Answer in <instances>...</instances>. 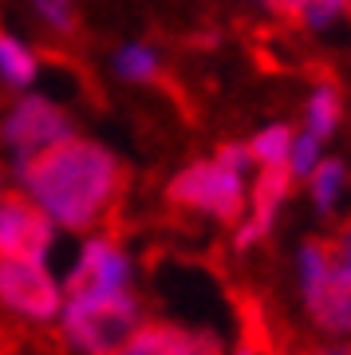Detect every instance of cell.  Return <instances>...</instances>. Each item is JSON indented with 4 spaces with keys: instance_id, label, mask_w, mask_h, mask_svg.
Wrapping results in <instances>:
<instances>
[{
    "instance_id": "obj_1",
    "label": "cell",
    "mask_w": 351,
    "mask_h": 355,
    "mask_svg": "<svg viewBox=\"0 0 351 355\" xmlns=\"http://www.w3.org/2000/svg\"><path fill=\"white\" fill-rule=\"evenodd\" d=\"M12 174L20 190L55 225L71 233H91L107 225L126 193V166L114 158V150L79 135L12 166Z\"/></svg>"
},
{
    "instance_id": "obj_2",
    "label": "cell",
    "mask_w": 351,
    "mask_h": 355,
    "mask_svg": "<svg viewBox=\"0 0 351 355\" xmlns=\"http://www.w3.org/2000/svg\"><path fill=\"white\" fill-rule=\"evenodd\" d=\"M142 324V304L130 288L67 296L60 308V336L79 355H107Z\"/></svg>"
},
{
    "instance_id": "obj_3",
    "label": "cell",
    "mask_w": 351,
    "mask_h": 355,
    "mask_svg": "<svg viewBox=\"0 0 351 355\" xmlns=\"http://www.w3.org/2000/svg\"><path fill=\"white\" fill-rule=\"evenodd\" d=\"M166 202L189 214H205L221 221V225H237L245 209H249V193H245V174L233 166L217 162V158H201L178 170L166 186Z\"/></svg>"
},
{
    "instance_id": "obj_4",
    "label": "cell",
    "mask_w": 351,
    "mask_h": 355,
    "mask_svg": "<svg viewBox=\"0 0 351 355\" xmlns=\"http://www.w3.org/2000/svg\"><path fill=\"white\" fill-rule=\"evenodd\" d=\"M300 292L304 308L320 331L348 336L351 331V280L339 272L332 241L312 237L300 249Z\"/></svg>"
},
{
    "instance_id": "obj_5",
    "label": "cell",
    "mask_w": 351,
    "mask_h": 355,
    "mask_svg": "<svg viewBox=\"0 0 351 355\" xmlns=\"http://www.w3.org/2000/svg\"><path fill=\"white\" fill-rule=\"evenodd\" d=\"M71 135H76L71 114L63 111L60 103L44 99V95H20L0 123V142H4L12 166L36 158L40 150H48V146L71 139Z\"/></svg>"
},
{
    "instance_id": "obj_6",
    "label": "cell",
    "mask_w": 351,
    "mask_h": 355,
    "mask_svg": "<svg viewBox=\"0 0 351 355\" xmlns=\"http://www.w3.org/2000/svg\"><path fill=\"white\" fill-rule=\"evenodd\" d=\"M0 308L36 328H51V320H60L63 288L44 268V261L0 257Z\"/></svg>"
},
{
    "instance_id": "obj_7",
    "label": "cell",
    "mask_w": 351,
    "mask_h": 355,
    "mask_svg": "<svg viewBox=\"0 0 351 355\" xmlns=\"http://www.w3.org/2000/svg\"><path fill=\"white\" fill-rule=\"evenodd\" d=\"M51 245H55V221L24 190L0 193V257L48 261Z\"/></svg>"
},
{
    "instance_id": "obj_8",
    "label": "cell",
    "mask_w": 351,
    "mask_h": 355,
    "mask_svg": "<svg viewBox=\"0 0 351 355\" xmlns=\"http://www.w3.org/2000/svg\"><path fill=\"white\" fill-rule=\"evenodd\" d=\"M130 288V257L119 245L114 233H95L83 241L76 265L63 280L67 296H87V292H119Z\"/></svg>"
},
{
    "instance_id": "obj_9",
    "label": "cell",
    "mask_w": 351,
    "mask_h": 355,
    "mask_svg": "<svg viewBox=\"0 0 351 355\" xmlns=\"http://www.w3.org/2000/svg\"><path fill=\"white\" fill-rule=\"evenodd\" d=\"M107 355H221V340L205 328H186L170 320H146Z\"/></svg>"
},
{
    "instance_id": "obj_10",
    "label": "cell",
    "mask_w": 351,
    "mask_h": 355,
    "mask_svg": "<svg viewBox=\"0 0 351 355\" xmlns=\"http://www.w3.org/2000/svg\"><path fill=\"white\" fill-rule=\"evenodd\" d=\"M292 170L289 166H261V174L252 182V193H249V217H241L237 233H233V249L245 253L252 245H261L276 225V214L280 205L289 202L292 193Z\"/></svg>"
},
{
    "instance_id": "obj_11",
    "label": "cell",
    "mask_w": 351,
    "mask_h": 355,
    "mask_svg": "<svg viewBox=\"0 0 351 355\" xmlns=\"http://www.w3.org/2000/svg\"><path fill=\"white\" fill-rule=\"evenodd\" d=\"M36 71H40L36 51L28 44H20L16 36H8V32H0V83L12 91H24L32 87Z\"/></svg>"
},
{
    "instance_id": "obj_12",
    "label": "cell",
    "mask_w": 351,
    "mask_h": 355,
    "mask_svg": "<svg viewBox=\"0 0 351 355\" xmlns=\"http://www.w3.org/2000/svg\"><path fill=\"white\" fill-rule=\"evenodd\" d=\"M339 119H343V103H339V87L336 83H320L308 95V111H304V130L316 135L320 142H327L336 135Z\"/></svg>"
},
{
    "instance_id": "obj_13",
    "label": "cell",
    "mask_w": 351,
    "mask_h": 355,
    "mask_svg": "<svg viewBox=\"0 0 351 355\" xmlns=\"http://www.w3.org/2000/svg\"><path fill=\"white\" fill-rule=\"evenodd\" d=\"M343 186H348V166L339 158L316 162V170L308 174V193H312L316 214H336L339 198H343Z\"/></svg>"
},
{
    "instance_id": "obj_14",
    "label": "cell",
    "mask_w": 351,
    "mask_h": 355,
    "mask_svg": "<svg viewBox=\"0 0 351 355\" xmlns=\"http://www.w3.org/2000/svg\"><path fill=\"white\" fill-rule=\"evenodd\" d=\"M292 142H296V130L289 123H273L252 135V142H245L252 154L257 166H289V154H292Z\"/></svg>"
},
{
    "instance_id": "obj_15",
    "label": "cell",
    "mask_w": 351,
    "mask_h": 355,
    "mask_svg": "<svg viewBox=\"0 0 351 355\" xmlns=\"http://www.w3.org/2000/svg\"><path fill=\"white\" fill-rule=\"evenodd\" d=\"M114 76L126 79V83H154L162 76V64H158V51L146 48V44H126L114 55Z\"/></svg>"
},
{
    "instance_id": "obj_16",
    "label": "cell",
    "mask_w": 351,
    "mask_h": 355,
    "mask_svg": "<svg viewBox=\"0 0 351 355\" xmlns=\"http://www.w3.org/2000/svg\"><path fill=\"white\" fill-rule=\"evenodd\" d=\"M32 12H36L40 24H48L55 36H67V40L79 36L76 0H32Z\"/></svg>"
},
{
    "instance_id": "obj_17",
    "label": "cell",
    "mask_w": 351,
    "mask_h": 355,
    "mask_svg": "<svg viewBox=\"0 0 351 355\" xmlns=\"http://www.w3.org/2000/svg\"><path fill=\"white\" fill-rule=\"evenodd\" d=\"M320 146H324V142L316 139V135H308V130H300V135H296V142H292V154H289L292 178H308V174H312L316 162H320Z\"/></svg>"
},
{
    "instance_id": "obj_18",
    "label": "cell",
    "mask_w": 351,
    "mask_h": 355,
    "mask_svg": "<svg viewBox=\"0 0 351 355\" xmlns=\"http://www.w3.org/2000/svg\"><path fill=\"white\" fill-rule=\"evenodd\" d=\"M343 12H351V0H304L300 24H308V28H327V24H336Z\"/></svg>"
},
{
    "instance_id": "obj_19",
    "label": "cell",
    "mask_w": 351,
    "mask_h": 355,
    "mask_svg": "<svg viewBox=\"0 0 351 355\" xmlns=\"http://www.w3.org/2000/svg\"><path fill=\"white\" fill-rule=\"evenodd\" d=\"M217 162H225V166H233V170H249L252 166V154H249V146H241V142H225V146H217V154H214Z\"/></svg>"
},
{
    "instance_id": "obj_20",
    "label": "cell",
    "mask_w": 351,
    "mask_h": 355,
    "mask_svg": "<svg viewBox=\"0 0 351 355\" xmlns=\"http://www.w3.org/2000/svg\"><path fill=\"white\" fill-rule=\"evenodd\" d=\"M332 253H336V265H339V272L351 280V221L343 229H339L336 237H332Z\"/></svg>"
},
{
    "instance_id": "obj_21",
    "label": "cell",
    "mask_w": 351,
    "mask_h": 355,
    "mask_svg": "<svg viewBox=\"0 0 351 355\" xmlns=\"http://www.w3.org/2000/svg\"><path fill=\"white\" fill-rule=\"evenodd\" d=\"M264 8H268V12H276L280 20H292V24H300L304 0H264Z\"/></svg>"
},
{
    "instance_id": "obj_22",
    "label": "cell",
    "mask_w": 351,
    "mask_h": 355,
    "mask_svg": "<svg viewBox=\"0 0 351 355\" xmlns=\"http://www.w3.org/2000/svg\"><path fill=\"white\" fill-rule=\"evenodd\" d=\"M300 355H351V347H339V343H308Z\"/></svg>"
},
{
    "instance_id": "obj_23",
    "label": "cell",
    "mask_w": 351,
    "mask_h": 355,
    "mask_svg": "<svg viewBox=\"0 0 351 355\" xmlns=\"http://www.w3.org/2000/svg\"><path fill=\"white\" fill-rule=\"evenodd\" d=\"M0 355H8V340H4V331H0Z\"/></svg>"
},
{
    "instance_id": "obj_24",
    "label": "cell",
    "mask_w": 351,
    "mask_h": 355,
    "mask_svg": "<svg viewBox=\"0 0 351 355\" xmlns=\"http://www.w3.org/2000/svg\"><path fill=\"white\" fill-rule=\"evenodd\" d=\"M0 193H4V174H0Z\"/></svg>"
},
{
    "instance_id": "obj_25",
    "label": "cell",
    "mask_w": 351,
    "mask_h": 355,
    "mask_svg": "<svg viewBox=\"0 0 351 355\" xmlns=\"http://www.w3.org/2000/svg\"><path fill=\"white\" fill-rule=\"evenodd\" d=\"M348 336H351V331H348ZM348 347H351V343H348Z\"/></svg>"
}]
</instances>
